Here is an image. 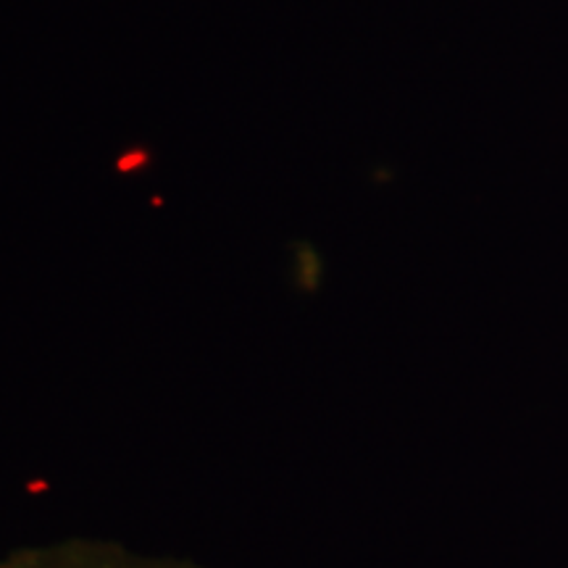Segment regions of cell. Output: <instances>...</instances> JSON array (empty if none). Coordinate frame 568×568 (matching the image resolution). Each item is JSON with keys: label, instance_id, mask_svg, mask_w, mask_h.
<instances>
[{"label": "cell", "instance_id": "6da1fadb", "mask_svg": "<svg viewBox=\"0 0 568 568\" xmlns=\"http://www.w3.org/2000/svg\"><path fill=\"white\" fill-rule=\"evenodd\" d=\"M42 568H145V566H140V564H126V560H109V558H69V560H63V564H48V566H42Z\"/></svg>", "mask_w": 568, "mask_h": 568}, {"label": "cell", "instance_id": "7a4b0ae2", "mask_svg": "<svg viewBox=\"0 0 568 568\" xmlns=\"http://www.w3.org/2000/svg\"><path fill=\"white\" fill-rule=\"evenodd\" d=\"M145 161H148L145 151H134L132 159H122L116 163V169H119V172H126V169H140Z\"/></svg>", "mask_w": 568, "mask_h": 568}]
</instances>
